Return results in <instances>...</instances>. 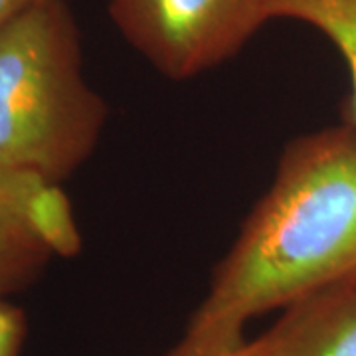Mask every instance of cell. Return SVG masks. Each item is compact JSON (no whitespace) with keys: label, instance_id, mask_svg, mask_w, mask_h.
<instances>
[{"label":"cell","instance_id":"1","mask_svg":"<svg viewBox=\"0 0 356 356\" xmlns=\"http://www.w3.org/2000/svg\"><path fill=\"white\" fill-rule=\"evenodd\" d=\"M356 271V129L293 139L186 331L165 356H228L245 327Z\"/></svg>","mask_w":356,"mask_h":356},{"label":"cell","instance_id":"2","mask_svg":"<svg viewBox=\"0 0 356 356\" xmlns=\"http://www.w3.org/2000/svg\"><path fill=\"white\" fill-rule=\"evenodd\" d=\"M107 113L67 0H42L0 28V170L60 184L93 154Z\"/></svg>","mask_w":356,"mask_h":356},{"label":"cell","instance_id":"3","mask_svg":"<svg viewBox=\"0 0 356 356\" xmlns=\"http://www.w3.org/2000/svg\"><path fill=\"white\" fill-rule=\"evenodd\" d=\"M107 10L129 46L170 79L224 64L271 20L267 0H109Z\"/></svg>","mask_w":356,"mask_h":356},{"label":"cell","instance_id":"4","mask_svg":"<svg viewBox=\"0 0 356 356\" xmlns=\"http://www.w3.org/2000/svg\"><path fill=\"white\" fill-rule=\"evenodd\" d=\"M79 250V228L62 186L0 170V299L30 287L54 257Z\"/></svg>","mask_w":356,"mask_h":356},{"label":"cell","instance_id":"5","mask_svg":"<svg viewBox=\"0 0 356 356\" xmlns=\"http://www.w3.org/2000/svg\"><path fill=\"white\" fill-rule=\"evenodd\" d=\"M228 356H356V271L287 305Z\"/></svg>","mask_w":356,"mask_h":356},{"label":"cell","instance_id":"6","mask_svg":"<svg viewBox=\"0 0 356 356\" xmlns=\"http://www.w3.org/2000/svg\"><path fill=\"white\" fill-rule=\"evenodd\" d=\"M267 10L271 20H297L331 40L350 76L343 123L356 129V0H267Z\"/></svg>","mask_w":356,"mask_h":356},{"label":"cell","instance_id":"7","mask_svg":"<svg viewBox=\"0 0 356 356\" xmlns=\"http://www.w3.org/2000/svg\"><path fill=\"white\" fill-rule=\"evenodd\" d=\"M26 339V317L20 307L0 299V356H20Z\"/></svg>","mask_w":356,"mask_h":356},{"label":"cell","instance_id":"8","mask_svg":"<svg viewBox=\"0 0 356 356\" xmlns=\"http://www.w3.org/2000/svg\"><path fill=\"white\" fill-rule=\"evenodd\" d=\"M42 0H0V28L10 22L14 16L24 13L26 8L38 4Z\"/></svg>","mask_w":356,"mask_h":356}]
</instances>
